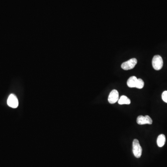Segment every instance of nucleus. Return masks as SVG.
Returning <instances> with one entry per match:
<instances>
[{
    "label": "nucleus",
    "mask_w": 167,
    "mask_h": 167,
    "mask_svg": "<svg viewBox=\"0 0 167 167\" xmlns=\"http://www.w3.org/2000/svg\"><path fill=\"white\" fill-rule=\"evenodd\" d=\"M132 151L134 155L136 158H140L142 154V148L138 139H134L133 141Z\"/></svg>",
    "instance_id": "nucleus-1"
},
{
    "label": "nucleus",
    "mask_w": 167,
    "mask_h": 167,
    "mask_svg": "<svg viewBox=\"0 0 167 167\" xmlns=\"http://www.w3.org/2000/svg\"><path fill=\"white\" fill-rule=\"evenodd\" d=\"M153 67L155 70H160L163 66V62L162 57L159 55L154 56L152 61Z\"/></svg>",
    "instance_id": "nucleus-2"
},
{
    "label": "nucleus",
    "mask_w": 167,
    "mask_h": 167,
    "mask_svg": "<svg viewBox=\"0 0 167 167\" xmlns=\"http://www.w3.org/2000/svg\"><path fill=\"white\" fill-rule=\"evenodd\" d=\"M138 63L137 59L135 58H131L127 62L123 63L121 65V67L125 70L132 69Z\"/></svg>",
    "instance_id": "nucleus-3"
},
{
    "label": "nucleus",
    "mask_w": 167,
    "mask_h": 167,
    "mask_svg": "<svg viewBox=\"0 0 167 167\" xmlns=\"http://www.w3.org/2000/svg\"><path fill=\"white\" fill-rule=\"evenodd\" d=\"M7 104L11 108H16L18 107L19 102L17 97L15 94H11L9 95L7 100Z\"/></svg>",
    "instance_id": "nucleus-4"
},
{
    "label": "nucleus",
    "mask_w": 167,
    "mask_h": 167,
    "mask_svg": "<svg viewBox=\"0 0 167 167\" xmlns=\"http://www.w3.org/2000/svg\"><path fill=\"white\" fill-rule=\"evenodd\" d=\"M136 122L139 125H146V124L151 125L152 124L153 121L151 118L148 115L145 116L141 115L137 118Z\"/></svg>",
    "instance_id": "nucleus-5"
},
{
    "label": "nucleus",
    "mask_w": 167,
    "mask_h": 167,
    "mask_svg": "<svg viewBox=\"0 0 167 167\" xmlns=\"http://www.w3.org/2000/svg\"><path fill=\"white\" fill-rule=\"evenodd\" d=\"M119 99V93L116 90H113L110 92L108 97V101L111 104H114L118 102Z\"/></svg>",
    "instance_id": "nucleus-6"
},
{
    "label": "nucleus",
    "mask_w": 167,
    "mask_h": 167,
    "mask_svg": "<svg viewBox=\"0 0 167 167\" xmlns=\"http://www.w3.org/2000/svg\"><path fill=\"white\" fill-rule=\"evenodd\" d=\"M138 78L135 76L131 77L127 82L128 86L130 88H136Z\"/></svg>",
    "instance_id": "nucleus-7"
},
{
    "label": "nucleus",
    "mask_w": 167,
    "mask_h": 167,
    "mask_svg": "<svg viewBox=\"0 0 167 167\" xmlns=\"http://www.w3.org/2000/svg\"><path fill=\"white\" fill-rule=\"evenodd\" d=\"M166 138L164 135L161 134L158 136L157 139V145L159 147H162L165 145Z\"/></svg>",
    "instance_id": "nucleus-8"
},
{
    "label": "nucleus",
    "mask_w": 167,
    "mask_h": 167,
    "mask_svg": "<svg viewBox=\"0 0 167 167\" xmlns=\"http://www.w3.org/2000/svg\"><path fill=\"white\" fill-rule=\"evenodd\" d=\"M119 105H130L131 101L126 96H122L118 100Z\"/></svg>",
    "instance_id": "nucleus-9"
},
{
    "label": "nucleus",
    "mask_w": 167,
    "mask_h": 167,
    "mask_svg": "<svg viewBox=\"0 0 167 167\" xmlns=\"http://www.w3.org/2000/svg\"><path fill=\"white\" fill-rule=\"evenodd\" d=\"M145 85V83L142 79L141 78H138L137 85H136V88L138 89H142Z\"/></svg>",
    "instance_id": "nucleus-10"
},
{
    "label": "nucleus",
    "mask_w": 167,
    "mask_h": 167,
    "mask_svg": "<svg viewBox=\"0 0 167 167\" xmlns=\"http://www.w3.org/2000/svg\"><path fill=\"white\" fill-rule=\"evenodd\" d=\"M162 100L165 103H167V91H164L162 95Z\"/></svg>",
    "instance_id": "nucleus-11"
}]
</instances>
